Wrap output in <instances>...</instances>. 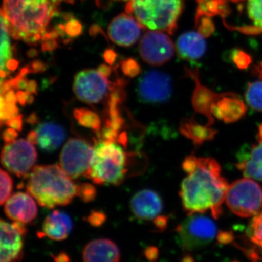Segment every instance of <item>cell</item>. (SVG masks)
<instances>
[{
  "instance_id": "cell-15",
  "label": "cell",
  "mask_w": 262,
  "mask_h": 262,
  "mask_svg": "<svg viewBox=\"0 0 262 262\" xmlns=\"http://www.w3.org/2000/svg\"><path fill=\"white\" fill-rule=\"evenodd\" d=\"M163 201L151 189H142L133 196L130 208L133 214L140 220H155L163 211Z\"/></svg>"
},
{
  "instance_id": "cell-32",
  "label": "cell",
  "mask_w": 262,
  "mask_h": 262,
  "mask_svg": "<svg viewBox=\"0 0 262 262\" xmlns=\"http://www.w3.org/2000/svg\"><path fill=\"white\" fill-rule=\"evenodd\" d=\"M195 23L198 27V32H199L203 37H208L214 32L215 27L211 17H198L196 18Z\"/></svg>"
},
{
  "instance_id": "cell-54",
  "label": "cell",
  "mask_w": 262,
  "mask_h": 262,
  "mask_svg": "<svg viewBox=\"0 0 262 262\" xmlns=\"http://www.w3.org/2000/svg\"><path fill=\"white\" fill-rule=\"evenodd\" d=\"M256 72L258 74V75L260 76V77L262 78V63H260L259 66H258L256 68Z\"/></svg>"
},
{
  "instance_id": "cell-27",
  "label": "cell",
  "mask_w": 262,
  "mask_h": 262,
  "mask_svg": "<svg viewBox=\"0 0 262 262\" xmlns=\"http://www.w3.org/2000/svg\"><path fill=\"white\" fill-rule=\"evenodd\" d=\"M10 34L6 26L1 21V76L5 75L6 67L11 62L15 61L13 46L10 40Z\"/></svg>"
},
{
  "instance_id": "cell-6",
  "label": "cell",
  "mask_w": 262,
  "mask_h": 262,
  "mask_svg": "<svg viewBox=\"0 0 262 262\" xmlns=\"http://www.w3.org/2000/svg\"><path fill=\"white\" fill-rule=\"evenodd\" d=\"M234 214L242 218L258 214L262 209V187L252 179L245 177L230 184L225 200Z\"/></svg>"
},
{
  "instance_id": "cell-48",
  "label": "cell",
  "mask_w": 262,
  "mask_h": 262,
  "mask_svg": "<svg viewBox=\"0 0 262 262\" xmlns=\"http://www.w3.org/2000/svg\"><path fill=\"white\" fill-rule=\"evenodd\" d=\"M29 94H37V84L36 81L30 80L29 81L28 84H27V89L26 91Z\"/></svg>"
},
{
  "instance_id": "cell-1",
  "label": "cell",
  "mask_w": 262,
  "mask_h": 262,
  "mask_svg": "<svg viewBox=\"0 0 262 262\" xmlns=\"http://www.w3.org/2000/svg\"><path fill=\"white\" fill-rule=\"evenodd\" d=\"M187 173L181 185L184 209L190 214L211 211L213 218L222 214L229 184L222 175L220 163L213 158L187 157L182 164Z\"/></svg>"
},
{
  "instance_id": "cell-33",
  "label": "cell",
  "mask_w": 262,
  "mask_h": 262,
  "mask_svg": "<svg viewBox=\"0 0 262 262\" xmlns=\"http://www.w3.org/2000/svg\"><path fill=\"white\" fill-rule=\"evenodd\" d=\"M96 194L97 192L96 188L88 183H84L77 187V196H80V199L84 203L94 201Z\"/></svg>"
},
{
  "instance_id": "cell-9",
  "label": "cell",
  "mask_w": 262,
  "mask_h": 262,
  "mask_svg": "<svg viewBox=\"0 0 262 262\" xmlns=\"http://www.w3.org/2000/svg\"><path fill=\"white\" fill-rule=\"evenodd\" d=\"M37 158L34 145L23 139L7 144L1 154L3 166L18 177H27L32 171Z\"/></svg>"
},
{
  "instance_id": "cell-24",
  "label": "cell",
  "mask_w": 262,
  "mask_h": 262,
  "mask_svg": "<svg viewBox=\"0 0 262 262\" xmlns=\"http://www.w3.org/2000/svg\"><path fill=\"white\" fill-rule=\"evenodd\" d=\"M180 131L182 135L190 139L194 145L200 146L214 138L216 131L208 125H203L194 119H184L181 122Z\"/></svg>"
},
{
  "instance_id": "cell-50",
  "label": "cell",
  "mask_w": 262,
  "mask_h": 262,
  "mask_svg": "<svg viewBox=\"0 0 262 262\" xmlns=\"http://www.w3.org/2000/svg\"><path fill=\"white\" fill-rule=\"evenodd\" d=\"M98 70L103 75H104L105 77H108L110 75H111L112 70L108 66L105 64L101 65L98 67Z\"/></svg>"
},
{
  "instance_id": "cell-30",
  "label": "cell",
  "mask_w": 262,
  "mask_h": 262,
  "mask_svg": "<svg viewBox=\"0 0 262 262\" xmlns=\"http://www.w3.org/2000/svg\"><path fill=\"white\" fill-rule=\"evenodd\" d=\"M248 234L253 243L262 247V213L254 215L248 227Z\"/></svg>"
},
{
  "instance_id": "cell-4",
  "label": "cell",
  "mask_w": 262,
  "mask_h": 262,
  "mask_svg": "<svg viewBox=\"0 0 262 262\" xmlns=\"http://www.w3.org/2000/svg\"><path fill=\"white\" fill-rule=\"evenodd\" d=\"M126 13L144 29L172 34L184 7L183 0H125Z\"/></svg>"
},
{
  "instance_id": "cell-37",
  "label": "cell",
  "mask_w": 262,
  "mask_h": 262,
  "mask_svg": "<svg viewBox=\"0 0 262 262\" xmlns=\"http://www.w3.org/2000/svg\"><path fill=\"white\" fill-rule=\"evenodd\" d=\"M106 215L103 211L94 210L87 217V222L94 227H100L105 223Z\"/></svg>"
},
{
  "instance_id": "cell-18",
  "label": "cell",
  "mask_w": 262,
  "mask_h": 262,
  "mask_svg": "<svg viewBox=\"0 0 262 262\" xmlns=\"http://www.w3.org/2000/svg\"><path fill=\"white\" fill-rule=\"evenodd\" d=\"M82 260L83 262H120V249L112 239H94L84 246Z\"/></svg>"
},
{
  "instance_id": "cell-14",
  "label": "cell",
  "mask_w": 262,
  "mask_h": 262,
  "mask_svg": "<svg viewBox=\"0 0 262 262\" xmlns=\"http://www.w3.org/2000/svg\"><path fill=\"white\" fill-rule=\"evenodd\" d=\"M141 29L142 27L135 18L122 13L114 18L108 26V37L115 44L129 47L139 39Z\"/></svg>"
},
{
  "instance_id": "cell-41",
  "label": "cell",
  "mask_w": 262,
  "mask_h": 262,
  "mask_svg": "<svg viewBox=\"0 0 262 262\" xmlns=\"http://www.w3.org/2000/svg\"><path fill=\"white\" fill-rule=\"evenodd\" d=\"M29 68V73H37L46 70V66L41 61H35L32 62L30 65L27 66Z\"/></svg>"
},
{
  "instance_id": "cell-5",
  "label": "cell",
  "mask_w": 262,
  "mask_h": 262,
  "mask_svg": "<svg viewBox=\"0 0 262 262\" xmlns=\"http://www.w3.org/2000/svg\"><path fill=\"white\" fill-rule=\"evenodd\" d=\"M127 157L122 146L101 141L94 148L91 167L84 177L96 184L120 185L127 173Z\"/></svg>"
},
{
  "instance_id": "cell-53",
  "label": "cell",
  "mask_w": 262,
  "mask_h": 262,
  "mask_svg": "<svg viewBox=\"0 0 262 262\" xmlns=\"http://www.w3.org/2000/svg\"><path fill=\"white\" fill-rule=\"evenodd\" d=\"M258 142H262V124L258 127V132L257 135Z\"/></svg>"
},
{
  "instance_id": "cell-56",
  "label": "cell",
  "mask_w": 262,
  "mask_h": 262,
  "mask_svg": "<svg viewBox=\"0 0 262 262\" xmlns=\"http://www.w3.org/2000/svg\"><path fill=\"white\" fill-rule=\"evenodd\" d=\"M183 262H194V261H193L192 257H190V256H187V257L183 259Z\"/></svg>"
},
{
  "instance_id": "cell-13",
  "label": "cell",
  "mask_w": 262,
  "mask_h": 262,
  "mask_svg": "<svg viewBox=\"0 0 262 262\" xmlns=\"http://www.w3.org/2000/svg\"><path fill=\"white\" fill-rule=\"evenodd\" d=\"M27 232L24 224L20 222L10 224L1 220L0 262H18L23 258L24 238Z\"/></svg>"
},
{
  "instance_id": "cell-39",
  "label": "cell",
  "mask_w": 262,
  "mask_h": 262,
  "mask_svg": "<svg viewBox=\"0 0 262 262\" xmlns=\"http://www.w3.org/2000/svg\"><path fill=\"white\" fill-rule=\"evenodd\" d=\"M5 125H8L10 128L15 129V130L20 131L23 126V116L21 115H17L13 118L5 121Z\"/></svg>"
},
{
  "instance_id": "cell-45",
  "label": "cell",
  "mask_w": 262,
  "mask_h": 262,
  "mask_svg": "<svg viewBox=\"0 0 262 262\" xmlns=\"http://www.w3.org/2000/svg\"><path fill=\"white\" fill-rule=\"evenodd\" d=\"M17 100L20 106H25L27 103L29 94L27 91H18L16 93Z\"/></svg>"
},
{
  "instance_id": "cell-47",
  "label": "cell",
  "mask_w": 262,
  "mask_h": 262,
  "mask_svg": "<svg viewBox=\"0 0 262 262\" xmlns=\"http://www.w3.org/2000/svg\"><path fill=\"white\" fill-rule=\"evenodd\" d=\"M54 262H71L70 256L65 252L58 253L56 256H53Z\"/></svg>"
},
{
  "instance_id": "cell-29",
  "label": "cell",
  "mask_w": 262,
  "mask_h": 262,
  "mask_svg": "<svg viewBox=\"0 0 262 262\" xmlns=\"http://www.w3.org/2000/svg\"><path fill=\"white\" fill-rule=\"evenodd\" d=\"M245 96L246 102L253 110L262 112V81L248 84Z\"/></svg>"
},
{
  "instance_id": "cell-16",
  "label": "cell",
  "mask_w": 262,
  "mask_h": 262,
  "mask_svg": "<svg viewBox=\"0 0 262 262\" xmlns=\"http://www.w3.org/2000/svg\"><path fill=\"white\" fill-rule=\"evenodd\" d=\"M31 194L15 193L10 196L5 205V213L14 222L29 224L37 216V203Z\"/></svg>"
},
{
  "instance_id": "cell-46",
  "label": "cell",
  "mask_w": 262,
  "mask_h": 262,
  "mask_svg": "<svg viewBox=\"0 0 262 262\" xmlns=\"http://www.w3.org/2000/svg\"><path fill=\"white\" fill-rule=\"evenodd\" d=\"M104 56L105 61L107 62L108 64L110 65L113 64L117 57L115 52L111 51V50H108V51L105 52L104 56Z\"/></svg>"
},
{
  "instance_id": "cell-12",
  "label": "cell",
  "mask_w": 262,
  "mask_h": 262,
  "mask_svg": "<svg viewBox=\"0 0 262 262\" xmlns=\"http://www.w3.org/2000/svg\"><path fill=\"white\" fill-rule=\"evenodd\" d=\"M174 45L163 32L149 31L143 36L139 44V53L143 61L158 67L167 63L174 54Z\"/></svg>"
},
{
  "instance_id": "cell-3",
  "label": "cell",
  "mask_w": 262,
  "mask_h": 262,
  "mask_svg": "<svg viewBox=\"0 0 262 262\" xmlns=\"http://www.w3.org/2000/svg\"><path fill=\"white\" fill-rule=\"evenodd\" d=\"M77 187L58 165H37L29 175L27 189L41 206L53 209L70 204L77 195Z\"/></svg>"
},
{
  "instance_id": "cell-11",
  "label": "cell",
  "mask_w": 262,
  "mask_h": 262,
  "mask_svg": "<svg viewBox=\"0 0 262 262\" xmlns=\"http://www.w3.org/2000/svg\"><path fill=\"white\" fill-rule=\"evenodd\" d=\"M137 91L141 102L148 104L166 102L173 92L171 79L160 71H149L139 80Z\"/></svg>"
},
{
  "instance_id": "cell-51",
  "label": "cell",
  "mask_w": 262,
  "mask_h": 262,
  "mask_svg": "<svg viewBox=\"0 0 262 262\" xmlns=\"http://www.w3.org/2000/svg\"><path fill=\"white\" fill-rule=\"evenodd\" d=\"M39 122V120H38V117L35 113H32L30 116L29 117V118L27 119V122L30 124H36Z\"/></svg>"
},
{
  "instance_id": "cell-26",
  "label": "cell",
  "mask_w": 262,
  "mask_h": 262,
  "mask_svg": "<svg viewBox=\"0 0 262 262\" xmlns=\"http://www.w3.org/2000/svg\"><path fill=\"white\" fill-rule=\"evenodd\" d=\"M246 15L250 20V26L244 34H259L262 33V0H247Z\"/></svg>"
},
{
  "instance_id": "cell-35",
  "label": "cell",
  "mask_w": 262,
  "mask_h": 262,
  "mask_svg": "<svg viewBox=\"0 0 262 262\" xmlns=\"http://www.w3.org/2000/svg\"><path fill=\"white\" fill-rule=\"evenodd\" d=\"M1 121H6L18 115V108L14 104L5 102L4 98L1 96V111H0Z\"/></svg>"
},
{
  "instance_id": "cell-42",
  "label": "cell",
  "mask_w": 262,
  "mask_h": 262,
  "mask_svg": "<svg viewBox=\"0 0 262 262\" xmlns=\"http://www.w3.org/2000/svg\"><path fill=\"white\" fill-rule=\"evenodd\" d=\"M146 258L150 261H155L158 258V251L157 248L150 246L144 251Z\"/></svg>"
},
{
  "instance_id": "cell-43",
  "label": "cell",
  "mask_w": 262,
  "mask_h": 262,
  "mask_svg": "<svg viewBox=\"0 0 262 262\" xmlns=\"http://www.w3.org/2000/svg\"><path fill=\"white\" fill-rule=\"evenodd\" d=\"M2 96L4 98L5 102L10 103V104L16 105L18 100H17V96L15 94L14 90H10L4 96Z\"/></svg>"
},
{
  "instance_id": "cell-49",
  "label": "cell",
  "mask_w": 262,
  "mask_h": 262,
  "mask_svg": "<svg viewBox=\"0 0 262 262\" xmlns=\"http://www.w3.org/2000/svg\"><path fill=\"white\" fill-rule=\"evenodd\" d=\"M27 140L29 142L32 143L33 145L37 144L38 135L37 130H32L29 133L28 136H27Z\"/></svg>"
},
{
  "instance_id": "cell-28",
  "label": "cell",
  "mask_w": 262,
  "mask_h": 262,
  "mask_svg": "<svg viewBox=\"0 0 262 262\" xmlns=\"http://www.w3.org/2000/svg\"><path fill=\"white\" fill-rule=\"evenodd\" d=\"M73 114L76 120L82 126L97 133L101 130V119L97 114L86 108H76Z\"/></svg>"
},
{
  "instance_id": "cell-34",
  "label": "cell",
  "mask_w": 262,
  "mask_h": 262,
  "mask_svg": "<svg viewBox=\"0 0 262 262\" xmlns=\"http://www.w3.org/2000/svg\"><path fill=\"white\" fill-rule=\"evenodd\" d=\"M121 68L124 75L129 77H136L139 75L141 72L139 63L132 58H128V59L122 61Z\"/></svg>"
},
{
  "instance_id": "cell-55",
  "label": "cell",
  "mask_w": 262,
  "mask_h": 262,
  "mask_svg": "<svg viewBox=\"0 0 262 262\" xmlns=\"http://www.w3.org/2000/svg\"><path fill=\"white\" fill-rule=\"evenodd\" d=\"M34 101V97L32 96V94H29L28 100H27V103L28 104H32Z\"/></svg>"
},
{
  "instance_id": "cell-22",
  "label": "cell",
  "mask_w": 262,
  "mask_h": 262,
  "mask_svg": "<svg viewBox=\"0 0 262 262\" xmlns=\"http://www.w3.org/2000/svg\"><path fill=\"white\" fill-rule=\"evenodd\" d=\"M37 145L44 151L51 152L61 145L66 137L64 129L53 122L39 124L37 129Z\"/></svg>"
},
{
  "instance_id": "cell-31",
  "label": "cell",
  "mask_w": 262,
  "mask_h": 262,
  "mask_svg": "<svg viewBox=\"0 0 262 262\" xmlns=\"http://www.w3.org/2000/svg\"><path fill=\"white\" fill-rule=\"evenodd\" d=\"M1 178V195H0V204L4 205L11 195L13 190V181L8 173L5 170L0 171Z\"/></svg>"
},
{
  "instance_id": "cell-57",
  "label": "cell",
  "mask_w": 262,
  "mask_h": 262,
  "mask_svg": "<svg viewBox=\"0 0 262 262\" xmlns=\"http://www.w3.org/2000/svg\"><path fill=\"white\" fill-rule=\"evenodd\" d=\"M229 1L233 2L234 3H244V2L246 1V0H229Z\"/></svg>"
},
{
  "instance_id": "cell-38",
  "label": "cell",
  "mask_w": 262,
  "mask_h": 262,
  "mask_svg": "<svg viewBox=\"0 0 262 262\" xmlns=\"http://www.w3.org/2000/svg\"><path fill=\"white\" fill-rule=\"evenodd\" d=\"M118 131L114 130L112 127L105 125L102 131H101V136L103 141L115 142L117 140V137H118Z\"/></svg>"
},
{
  "instance_id": "cell-40",
  "label": "cell",
  "mask_w": 262,
  "mask_h": 262,
  "mask_svg": "<svg viewBox=\"0 0 262 262\" xmlns=\"http://www.w3.org/2000/svg\"><path fill=\"white\" fill-rule=\"evenodd\" d=\"M18 134L17 130L13 128H8L4 130L3 134V140L6 144H9V143L13 142V141H16L17 138H18Z\"/></svg>"
},
{
  "instance_id": "cell-44",
  "label": "cell",
  "mask_w": 262,
  "mask_h": 262,
  "mask_svg": "<svg viewBox=\"0 0 262 262\" xmlns=\"http://www.w3.org/2000/svg\"><path fill=\"white\" fill-rule=\"evenodd\" d=\"M167 223H168V217L163 216V215H159L154 220V224L157 228L161 230H163L166 227Z\"/></svg>"
},
{
  "instance_id": "cell-21",
  "label": "cell",
  "mask_w": 262,
  "mask_h": 262,
  "mask_svg": "<svg viewBox=\"0 0 262 262\" xmlns=\"http://www.w3.org/2000/svg\"><path fill=\"white\" fill-rule=\"evenodd\" d=\"M72 227V220L68 215L60 211H54L45 220L42 234L53 241H64L70 235Z\"/></svg>"
},
{
  "instance_id": "cell-36",
  "label": "cell",
  "mask_w": 262,
  "mask_h": 262,
  "mask_svg": "<svg viewBox=\"0 0 262 262\" xmlns=\"http://www.w3.org/2000/svg\"><path fill=\"white\" fill-rule=\"evenodd\" d=\"M232 60L234 64L237 66L241 70H245L248 68V66L251 64V58L247 53L244 51H237L234 52Z\"/></svg>"
},
{
  "instance_id": "cell-52",
  "label": "cell",
  "mask_w": 262,
  "mask_h": 262,
  "mask_svg": "<svg viewBox=\"0 0 262 262\" xmlns=\"http://www.w3.org/2000/svg\"><path fill=\"white\" fill-rule=\"evenodd\" d=\"M118 141L120 144H123L124 146L126 145L127 137L125 133H123L121 135L119 136Z\"/></svg>"
},
{
  "instance_id": "cell-25",
  "label": "cell",
  "mask_w": 262,
  "mask_h": 262,
  "mask_svg": "<svg viewBox=\"0 0 262 262\" xmlns=\"http://www.w3.org/2000/svg\"><path fill=\"white\" fill-rule=\"evenodd\" d=\"M198 11L196 18L201 16L213 17L220 15L225 19L230 14L226 0H196Z\"/></svg>"
},
{
  "instance_id": "cell-20",
  "label": "cell",
  "mask_w": 262,
  "mask_h": 262,
  "mask_svg": "<svg viewBox=\"0 0 262 262\" xmlns=\"http://www.w3.org/2000/svg\"><path fill=\"white\" fill-rule=\"evenodd\" d=\"M236 166L245 177L262 181V142L239 151Z\"/></svg>"
},
{
  "instance_id": "cell-7",
  "label": "cell",
  "mask_w": 262,
  "mask_h": 262,
  "mask_svg": "<svg viewBox=\"0 0 262 262\" xmlns=\"http://www.w3.org/2000/svg\"><path fill=\"white\" fill-rule=\"evenodd\" d=\"M201 213L190 214L177 227L183 249L195 251L211 244L217 234L216 225L211 219Z\"/></svg>"
},
{
  "instance_id": "cell-19",
  "label": "cell",
  "mask_w": 262,
  "mask_h": 262,
  "mask_svg": "<svg viewBox=\"0 0 262 262\" xmlns=\"http://www.w3.org/2000/svg\"><path fill=\"white\" fill-rule=\"evenodd\" d=\"M189 75L195 81L196 88L192 95V106L196 113L205 115L208 118L207 125L211 126L213 123V116L211 114V107L222 94H215L208 88L202 85L198 75V70L187 69Z\"/></svg>"
},
{
  "instance_id": "cell-23",
  "label": "cell",
  "mask_w": 262,
  "mask_h": 262,
  "mask_svg": "<svg viewBox=\"0 0 262 262\" xmlns=\"http://www.w3.org/2000/svg\"><path fill=\"white\" fill-rule=\"evenodd\" d=\"M204 38L199 32H191L183 34L177 41L179 56L186 60L201 58L206 50Z\"/></svg>"
},
{
  "instance_id": "cell-2",
  "label": "cell",
  "mask_w": 262,
  "mask_h": 262,
  "mask_svg": "<svg viewBox=\"0 0 262 262\" xmlns=\"http://www.w3.org/2000/svg\"><path fill=\"white\" fill-rule=\"evenodd\" d=\"M71 0H3L1 21L10 35L29 45L57 46L48 27L63 2Z\"/></svg>"
},
{
  "instance_id": "cell-10",
  "label": "cell",
  "mask_w": 262,
  "mask_h": 262,
  "mask_svg": "<svg viewBox=\"0 0 262 262\" xmlns=\"http://www.w3.org/2000/svg\"><path fill=\"white\" fill-rule=\"evenodd\" d=\"M112 84L98 70H87L75 76L73 91L76 97L82 102L99 103L111 90Z\"/></svg>"
},
{
  "instance_id": "cell-17",
  "label": "cell",
  "mask_w": 262,
  "mask_h": 262,
  "mask_svg": "<svg viewBox=\"0 0 262 262\" xmlns=\"http://www.w3.org/2000/svg\"><path fill=\"white\" fill-rule=\"evenodd\" d=\"M246 113L244 101L232 93L222 94L211 107L212 115L226 123L238 121Z\"/></svg>"
},
{
  "instance_id": "cell-8",
  "label": "cell",
  "mask_w": 262,
  "mask_h": 262,
  "mask_svg": "<svg viewBox=\"0 0 262 262\" xmlns=\"http://www.w3.org/2000/svg\"><path fill=\"white\" fill-rule=\"evenodd\" d=\"M94 149L87 141L71 139L60 155V167L72 179L85 175L91 167Z\"/></svg>"
}]
</instances>
